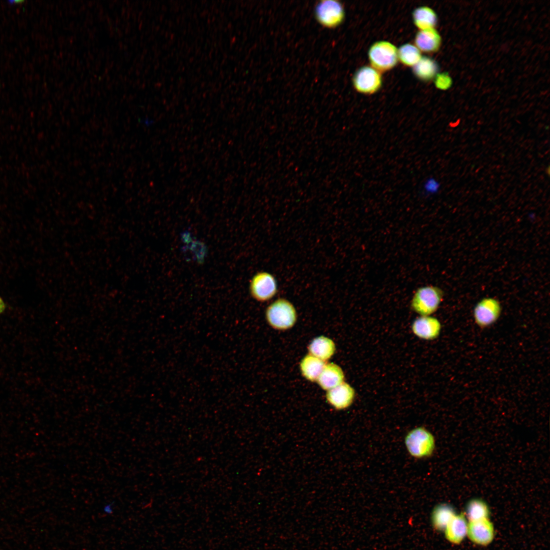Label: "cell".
<instances>
[{
  "label": "cell",
  "instance_id": "cell-1",
  "mask_svg": "<svg viewBox=\"0 0 550 550\" xmlns=\"http://www.w3.org/2000/svg\"><path fill=\"white\" fill-rule=\"evenodd\" d=\"M404 443L408 453L416 458L430 456L435 448L433 435L424 427L409 431L405 435Z\"/></svg>",
  "mask_w": 550,
  "mask_h": 550
},
{
  "label": "cell",
  "instance_id": "cell-2",
  "mask_svg": "<svg viewBox=\"0 0 550 550\" xmlns=\"http://www.w3.org/2000/svg\"><path fill=\"white\" fill-rule=\"evenodd\" d=\"M444 298V292L440 288L427 285L419 288L413 295L411 309L421 316H429L439 308Z\"/></svg>",
  "mask_w": 550,
  "mask_h": 550
},
{
  "label": "cell",
  "instance_id": "cell-3",
  "mask_svg": "<svg viewBox=\"0 0 550 550\" xmlns=\"http://www.w3.org/2000/svg\"><path fill=\"white\" fill-rule=\"evenodd\" d=\"M266 317L270 326L279 330L291 328L296 322L295 309L291 302L285 298H279L266 309Z\"/></svg>",
  "mask_w": 550,
  "mask_h": 550
},
{
  "label": "cell",
  "instance_id": "cell-4",
  "mask_svg": "<svg viewBox=\"0 0 550 550\" xmlns=\"http://www.w3.org/2000/svg\"><path fill=\"white\" fill-rule=\"evenodd\" d=\"M372 67L378 71H386L394 68L398 62V49L391 43L378 41L373 44L368 51Z\"/></svg>",
  "mask_w": 550,
  "mask_h": 550
},
{
  "label": "cell",
  "instance_id": "cell-5",
  "mask_svg": "<svg viewBox=\"0 0 550 550\" xmlns=\"http://www.w3.org/2000/svg\"><path fill=\"white\" fill-rule=\"evenodd\" d=\"M502 307L500 301L493 297H485L478 301L473 310V319L481 328L494 324L500 317Z\"/></svg>",
  "mask_w": 550,
  "mask_h": 550
},
{
  "label": "cell",
  "instance_id": "cell-6",
  "mask_svg": "<svg viewBox=\"0 0 550 550\" xmlns=\"http://www.w3.org/2000/svg\"><path fill=\"white\" fill-rule=\"evenodd\" d=\"M314 14L318 22L327 28L338 26L345 17L344 8L339 1H322L316 6Z\"/></svg>",
  "mask_w": 550,
  "mask_h": 550
},
{
  "label": "cell",
  "instance_id": "cell-7",
  "mask_svg": "<svg viewBox=\"0 0 550 550\" xmlns=\"http://www.w3.org/2000/svg\"><path fill=\"white\" fill-rule=\"evenodd\" d=\"M249 290L252 297L258 301L270 300L278 292V285L274 277L269 272L260 271L252 278Z\"/></svg>",
  "mask_w": 550,
  "mask_h": 550
},
{
  "label": "cell",
  "instance_id": "cell-8",
  "mask_svg": "<svg viewBox=\"0 0 550 550\" xmlns=\"http://www.w3.org/2000/svg\"><path fill=\"white\" fill-rule=\"evenodd\" d=\"M352 84L358 92L372 94L378 91L381 87L382 78L379 72L373 67L364 66L355 73Z\"/></svg>",
  "mask_w": 550,
  "mask_h": 550
},
{
  "label": "cell",
  "instance_id": "cell-9",
  "mask_svg": "<svg viewBox=\"0 0 550 550\" xmlns=\"http://www.w3.org/2000/svg\"><path fill=\"white\" fill-rule=\"evenodd\" d=\"M494 528L489 518L469 521L467 536L474 543L480 546L490 544L494 537Z\"/></svg>",
  "mask_w": 550,
  "mask_h": 550
},
{
  "label": "cell",
  "instance_id": "cell-10",
  "mask_svg": "<svg viewBox=\"0 0 550 550\" xmlns=\"http://www.w3.org/2000/svg\"><path fill=\"white\" fill-rule=\"evenodd\" d=\"M355 391L348 383L343 382L327 391L326 398L328 403L337 410L344 409L353 403Z\"/></svg>",
  "mask_w": 550,
  "mask_h": 550
},
{
  "label": "cell",
  "instance_id": "cell-11",
  "mask_svg": "<svg viewBox=\"0 0 550 550\" xmlns=\"http://www.w3.org/2000/svg\"><path fill=\"white\" fill-rule=\"evenodd\" d=\"M441 323L435 317L430 316H421L414 321L411 325L413 332L419 338L432 340L437 338L440 334Z\"/></svg>",
  "mask_w": 550,
  "mask_h": 550
},
{
  "label": "cell",
  "instance_id": "cell-12",
  "mask_svg": "<svg viewBox=\"0 0 550 550\" xmlns=\"http://www.w3.org/2000/svg\"><path fill=\"white\" fill-rule=\"evenodd\" d=\"M468 522L463 513L456 514L444 532L446 539L453 544H459L467 536Z\"/></svg>",
  "mask_w": 550,
  "mask_h": 550
},
{
  "label": "cell",
  "instance_id": "cell-13",
  "mask_svg": "<svg viewBox=\"0 0 550 550\" xmlns=\"http://www.w3.org/2000/svg\"><path fill=\"white\" fill-rule=\"evenodd\" d=\"M344 374L340 366L334 363L326 364L317 381L322 389L331 390L344 382Z\"/></svg>",
  "mask_w": 550,
  "mask_h": 550
},
{
  "label": "cell",
  "instance_id": "cell-14",
  "mask_svg": "<svg viewBox=\"0 0 550 550\" xmlns=\"http://www.w3.org/2000/svg\"><path fill=\"white\" fill-rule=\"evenodd\" d=\"M441 42V37L434 29L420 30L415 39V46L420 51L428 53L437 51Z\"/></svg>",
  "mask_w": 550,
  "mask_h": 550
},
{
  "label": "cell",
  "instance_id": "cell-15",
  "mask_svg": "<svg viewBox=\"0 0 550 550\" xmlns=\"http://www.w3.org/2000/svg\"><path fill=\"white\" fill-rule=\"evenodd\" d=\"M456 514L454 508L449 504L443 503L436 505L431 515L433 528L437 531H444L449 521Z\"/></svg>",
  "mask_w": 550,
  "mask_h": 550
},
{
  "label": "cell",
  "instance_id": "cell-16",
  "mask_svg": "<svg viewBox=\"0 0 550 550\" xmlns=\"http://www.w3.org/2000/svg\"><path fill=\"white\" fill-rule=\"evenodd\" d=\"M308 349L310 354L325 362L334 355L336 347L331 339L320 336L313 340Z\"/></svg>",
  "mask_w": 550,
  "mask_h": 550
},
{
  "label": "cell",
  "instance_id": "cell-17",
  "mask_svg": "<svg viewBox=\"0 0 550 550\" xmlns=\"http://www.w3.org/2000/svg\"><path fill=\"white\" fill-rule=\"evenodd\" d=\"M325 364V362L309 353L301 360L300 368L302 375L307 380L315 381L317 380Z\"/></svg>",
  "mask_w": 550,
  "mask_h": 550
},
{
  "label": "cell",
  "instance_id": "cell-18",
  "mask_svg": "<svg viewBox=\"0 0 550 550\" xmlns=\"http://www.w3.org/2000/svg\"><path fill=\"white\" fill-rule=\"evenodd\" d=\"M413 18L414 24L420 30L434 29L437 22L435 12L426 6L415 9L413 13Z\"/></svg>",
  "mask_w": 550,
  "mask_h": 550
},
{
  "label": "cell",
  "instance_id": "cell-19",
  "mask_svg": "<svg viewBox=\"0 0 550 550\" xmlns=\"http://www.w3.org/2000/svg\"><path fill=\"white\" fill-rule=\"evenodd\" d=\"M464 514L469 521H473L489 518L490 512L486 502L480 498H473L466 504Z\"/></svg>",
  "mask_w": 550,
  "mask_h": 550
},
{
  "label": "cell",
  "instance_id": "cell-20",
  "mask_svg": "<svg viewBox=\"0 0 550 550\" xmlns=\"http://www.w3.org/2000/svg\"><path fill=\"white\" fill-rule=\"evenodd\" d=\"M413 72L417 77L423 81H428L436 76L438 65L432 59L424 57L413 66Z\"/></svg>",
  "mask_w": 550,
  "mask_h": 550
},
{
  "label": "cell",
  "instance_id": "cell-21",
  "mask_svg": "<svg viewBox=\"0 0 550 550\" xmlns=\"http://www.w3.org/2000/svg\"><path fill=\"white\" fill-rule=\"evenodd\" d=\"M422 58L420 50L414 45L406 43L398 50V58L404 65L414 66Z\"/></svg>",
  "mask_w": 550,
  "mask_h": 550
},
{
  "label": "cell",
  "instance_id": "cell-22",
  "mask_svg": "<svg viewBox=\"0 0 550 550\" xmlns=\"http://www.w3.org/2000/svg\"><path fill=\"white\" fill-rule=\"evenodd\" d=\"M441 183L433 177L426 179L422 185V191L426 196L437 194L440 189Z\"/></svg>",
  "mask_w": 550,
  "mask_h": 550
},
{
  "label": "cell",
  "instance_id": "cell-23",
  "mask_svg": "<svg viewBox=\"0 0 550 550\" xmlns=\"http://www.w3.org/2000/svg\"><path fill=\"white\" fill-rule=\"evenodd\" d=\"M435 86L441 90L448 89L452 85V79L448 73H443L435 77Z\"/></svg>",
  "mask_w": 550,
  "mask_h": 550
},
{
  "label": "cell",
  "instance_id": "cell-24",
  "mask_svg": "<svg viewBox=\"0 0 550 550\" xmlns=\"http://www.w3.org/2000/svg\"><path fill=\"white\" fill-rule=\"evenodd\" d=\"M6 309V305L2 297L0 296V315L2 314Z\"/></svg>",
  "mask_w": 550,
  "mask_h": 550
},
{
  "label": "cell",
  "instance_id": "cell-25",
  "mask_svg": "<svg viewBox=\"0 0 550 550\" xmlns=\"http://www.w3.org/2000/svg\"><path fill=\"white\" fill-rule=\"evenodd\" d=\"M113 503L106 504L103 508L104 512L107 514H111L113 512Z\"/></svg>",
  "mask_w": 550,
  "mask_h": 550
}]
</instances>
